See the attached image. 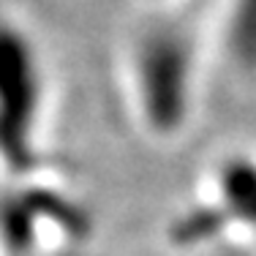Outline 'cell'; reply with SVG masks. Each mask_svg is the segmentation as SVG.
<instances>
[{
	"mask_svg": "<svg viewBox=\"0 0 256 256\" xmlns=\"http://www.w3.org/2000/svg\"><path fill=\"white\" fill-rule=\"evenodd\" d=\"M41 112V71L30 41L0 14V158L22 169L33 161Z\"/></svg>",
	"mask_w": 256,
	"mask_h": 256,
	"instance_id": "6da1fadb",
	"label": "cell"
},
{
	"mask_svg": "<svg viewBox=\"0 0 256 256\" xmlns=\"http://www.w3.org/2000/svg\"><path fill=\"white\" fill-rule=\"evenodd\" d=\"M212 199L204 218H212L210 237L224 229H242L256 234V158H229L218 166L212 178Z\"/></svg>",
	"mask_w": 256,
	"mask_h": 256,
	"instance_id": "3957f363",
	"label": "cell"
},
{
	"mask_svg": "<svg viewBox=\"0 0 256 256\" xmlns=\"http://www.w3.org/2000/svg\"><path fill=\"white\" fill-rule=\"evenodd\" d=\"M186 52L172 36H150L136 52V93L142 114L156 134L178 131L188 106Z\"/></svg>",
	"mask_w": 256,
	"mask_h": 256,
	"instance_id": "7a4b0ae2",
	"label": "cell"
}]
</instances>
